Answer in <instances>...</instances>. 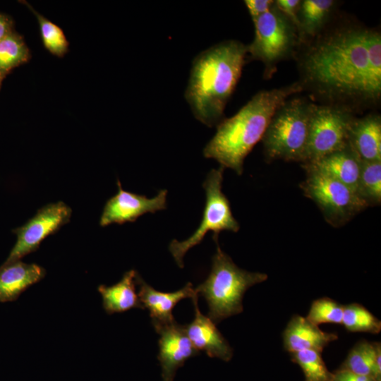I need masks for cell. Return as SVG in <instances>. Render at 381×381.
Masks as SVG:
<instances>
[{"label": "cell", "mask_w": 381, "mask_h": 381, "mask_svg": "<svg viewBox=\"0 0 381 381\" xmlns=\"http://www.w3.org/2000/svg\"><path fill=\"white\" fill-rule=\"evenodd\" d=\"M319 95L334 102L368 104L381 95V36L361 28L333 31L315 42L301 64Z\"/></svg>", "instance_id": "obj_1"}, {"label": "cell", "mask_w": 381, "mask_h": 381, "mask_svg": "<svg viewBox=\"0 0 381 381\" xmlns=\"http://www.w3.org/2000/svg\"><path fill=\"white\" fill-rule=\"evenodd\" d=\"M246 46L236 40L221 42L194 60L186 99L195 117L212 127L222 120L226 104L241 77Z\"/></svg>", "instance_id": "obj_2"}, {"label": "cell", "mask_w": 381, "mask_h": 381, "mask_svg": "<svg viewBox=\"0 0 381 381\" xmlns=\"http://www.w3.org/2000/svg\"><path fill=\"white\" fill-rule=\"evenodd\" d=\"M302 89L301 83H295L258 92L234 116L217 126L215 135L203 150L204 156L241 175L245 158L262 140L275 111Z\"/></svg>", "instance_id": "obj_3"}, {"label": "cell", "mask_w": 381, "mask_h": 381, "mask_svg": "<svg viewBox=\"0 0 381 381\" xmlns=\"http://www.w3.org/2000/svg\"><path fill=\"white\" fill-rule=\"evenodd\" d=\"M207 278L195 291L202 296L208 306V317L215 324L243 312V298L251 286L267 279V274L239 268L222 251L217 241Z\"/></svg>", "instance_id": "obj_4"}, {"label": "cell", "mask_w": 381, "mask_h": 381, "mask_svg": "<svg viewBox=\"0 0 381 381\" xmlns=\"http://www.w3.org/2000/svg\"><path fill=\"white\" fill-rule=\"evenodd\" d=\"M310 104L297 97L287 99L275 111L262 138L268 159L303 162Z\"/></svg>", "instance_id": "obj_5"}, {"label": "cell", "mask_w": 381, "mask_h": 381, "mask_svg": "<svg viewBox=\"0 0 381 381\" xmlns=\"http://www.w3.org/2000/svg\"><path fill=\"white\" fill-rule=\"evenodd\" d=\"M224 169L221 166L212 169L203 183L206 202L198 229L186 240H173L169 244V250L181 268L183 267V259L187 251L199 244L208 231L214 234L213 239L217 241L221 231L237 232L239 230L238 222L234 217L229 202L222 190Z\"/></svg>", "instance_id": "obj_6"}, {"label": "cell", "mask_w": 381, "mask_h": 381, "mask_svg": "<svg viewBox=\"0 0 381 381\" xmlns=\"http://www.w3.org/2000/svg\"><path fill=\"white\" fill-rule=\"evenodd\" d=\"M303 167L306 171V179L301 183V188L304 195L319 207L331 225H344L368 207L347 186L318 170Z\"/></svg>", "instance_id": "obj_7"}, {"label": "cell", "mask_w": 381, "mask_h": 381, "mask_svg": "<svg viewBox=\"0 0 381 381\" xmlns=\"http://www.w3.org/2000/svg\"><path fill=\"white\" fill-rule=\"evenodd\" d=\"M354 119L347 108L311 103L307 145L302 163L313 162L346 147Z\"/></svg>", "instance_id": "obj_8"}, {"label": "cell", "mask_w": 381, "mask_h": 381, "mask_svg": "<svg viewBox=\"0 0 381 381\" xmlns=\"http://www.w3.org/2000/svg\"><path fill=\"white\" fill-rule=\"evenodd\" d=\"M255 35L246 46L247 53L265 66L266 76L275 70V65L286 58L296 42L297 30L274 4L253 21Z\"/></svg>", "instance_id": "obj_9"}, {"label": "cell", "mask_w": 381, "mask_h": 381, "mask_svg": "<svg viewBox=\"0 0 381 381\" xmlns=\"http://www.w3.org/2000/svg\"><path fill=\"white\" fill-rule=\"evenodd\" d=\"M71 214V207L61 201L41 207L24 225L13 231L17 236L16 243L0 268L38 249L44 238L69 222Z\"/></svg>", "instance_id": "obj_10"}, {"label": "cell", "mask_w": 381, "mask_h": 381, "mask_svg": "<svg viewBox=\"0 0 381 381\" xmlns=\"http://www.w3.org/2000/svg\"><path fill=\"white\" fill-rule=\"evenodd\" d=\"M159 334L157 358L162 368V381H174L177 370L190 358L200 353L189 339L184 325L174 320L170 322H152Z\"/></svg>", "instance_id": "obj_11"}, {"label": "cell", "mask_w": 381, "mask_h": 381, "mask_svg": "<svg viewBox=\"0 0 381 381\" xmlns=\"http://www.w3.org/2000/svg\"><path fill=\"white\" fill-rule=\"evenodd\" d=\"M117 185L118 193L109 198L104 207L99 220L102 226L134 222L144 214L155 213L167 207V190L165 189L161 190L155 197L147 198L124 190L119 180Z\"/></svg>", "instance_id": "obj_12"}, {"label": "cell", "mask_w": 381, "mask_h": 381, "mask_svg": "<svg viewBox=\"0 0 381 381\" xmlns=\"http://www.w3.org/2000/svg\"><path fill=\"white\" fill-rule=\"evenodd\" d=\"M192 301L194 318L190 324L184 325L189 339L199 351H205L211 358L229 361L233 356L232 348L211 319L200 311L198 297Z\"/></svg>", "instance_id": "obj_13"}, {"label": "cell", "mask_w": 381, "mask_h": 381, "mask_svg": "<svg viewBox=\"0 0 381 381\" xmlns=\"http://www.w3.org/2000/svg\"><path fill=\"white\" fill-rule=\"evenodd\" d=\"M135 283L139 287L138 297L144 308L150 312L152 322H170L174 320L172 310L181 300L198 297L191 283L174 292H161L147 284L137 273Z\"/></svg>", "instance_id": "obj_14"}, {"label": "cell", "mask_w": 381, "mask_h": 381, "mask_svg": "<svg viewBox=\"0 0 381 381\" xmlns=\"http://www.w3.org/2000/svg\"><path fill=\"white\" fill-rule=\"evenodd\" d=\"M283 345L288 352L314 349L322 352L330 342L337 340L334 333L322 331L306 318L293 315L283 332Z\"/></svg>", "instance_id": "obj_15"}, {"label": "cell", "mask_w": 381, "mask_h": 381, "mask_svg": "<svg viewBox=\"0 0 381 381\" xmlns=\"http://www.w3.org/2000/svg\"><path fill=\"white\" fill-rule=\"evenodd\" d=\"M303 166L323 172L356 193L357 191L361 160L349 144L313 162L303 164Z\"/></svg>", "instance_id": "obj_16"}, {"label": "cell", "mask_w": 381, "mask_h": 381, "mask_svg": "<svg viewBox=\"0 0 381 381\" xmlns=\"http://www.w3.org/2000/svg\"><path fill=\"white\" fill-rule=\"evenodd\" d=\"M349 144L361 161H381V119L370 114L354 119L349 133Z\"/></svg>", "instance_id": "obj_17"}, {"label": "cell", "mask_w": 381, "mask_h": 381, "mask_svg": "<svg viewBox=\"0 0 381 381\" xmlns=\"http://www.w3.org/2000/svg\"><path fill=\"white\" fill-rule=\"evenodd\" d=\"M45 270L41 266L20 260L0 268V302L16 301L32 285L44 277Z\"/></svg>", "instance_id": "obj_18"}, {"label": "cell", "mask_w": 381, "mask_h": 381, "mask_svg": "<svg viewBox=\"0 0 381 381\" xmlns=\"http://www.w3.org/2000/svg\"><path fill=\"white\" fill-rule=\"evenodd\" d=\"M136 274L134 270H131L126 272L118 283L110 286H98L102 306L107 314L123 313L132 308L144 309L135 291Z\"/></svg>", "instance_id": "obj_19"}, {"label": "cell", "mask_w": 381, "mask_h": 381, "mask_svg": "<svg viewBox=\"0 0 381 381\" xmlns=\"http://www.w3.org/2000/svg\"><path fill=\"white\" fill-rule=\"evenodd\" d=\"M334 1L332 0L301 1L299 12L298 36L315 37L327 20Z\"/></svg>", "instance_id": "obj_20"}, {"label": "cell", "mask_w": 381, "mask_h": 381, "mask_svg": "<svg viewBox=\"0 0 381 381\" xmlns=\"http://www.w3.org/2000/svg\"><path fill=\"white\" fill-rule=\"evenodd\" d=\"M368 206L381 202V161H361L356 191Z\"/></svg>", "instance_id": "obj_21"}, {"label": "cell", "mask_w": 381, "mask_h": 381, "mask_svg": "<svg viewBox=\"0 0 381 381\" xmlns=\"http://www.w3.org/2000/svg\"><path fill=\"white\" fill-rule=\"evenodd\" d=\"M341 324L351 332L378 334L381 322L364 306L358 303L344 306Z\"/></svg>", "instance_id": "obj_22"}, {"label": "cell", "mask_w": 381, "mask_h": 381, "mask_svg": "<svg viewBox=\"0 0 381 381\" xmlns=\"http://www.w3.org/2000/svg\"><path fill=\"white\" fill-rule=\"evenodd\" d=\"M376 348L377 342H369L366 340L358 341L351 349L346 359L339 368L360 375L371 376Z\"/></svg>", "instance_id": "obj_23"}, {"label": "cell", "mask_w": 381, "mask_h": 381, "mask_svg": "<svg viewBox=\"0 0 381 381\" xmlns=\"http://www.w3.org/2000/svg\"><path fill=\"white\" fill-rule=\"evenodd\" d=\"M321 353L314 349L290 353L291 361L302 369L305 381H331L333 373L327 369Z\"/></svg>", "instance_id": "obj_24"}, {"label": "cell", "mask_w": 381, "mask_h": 381, "mask_svg": "<svg viewBox=\"0 0 381 381\" xmlns=\"http://www.w3.org/2000/svg\"><path fill=\"white\" fill-rule=\"evenodd\" d=\"M29 59V49L20 36L11 32L0 40L1 73L26 62Z\"/></svg>", "instance_id": "obj_25"}, {"label": "cell", "mask_w": 381, "mask_h": 381, "mask_svg": "<svg viewBox=\"0 0 381 381\" xmlns=\"http://www.w3.org/2000/svg\"><path fill=\"white\" fill-rule=\"evenodd\" d=\"M29 8L37 19L45 48L55 56H64L68 51V43L61 28L35 11L31 6Z\"/></svg>", "instance_id": "obj_26"}, {"label": "cell", "mask_w": 381, "mask_h": 381, "mask_svg": "<svg viewBox=\"0 0 381 381\" xmlns=\"http://www.w3.org/2000/svg\"><path fill=\"white\" fill-rule=\"evenodd\" d=\"M343 312V305L330 298L322 297L313 301L306 318L318 326L324 323L341 324Z\"/></svg>", "instance_id": "obj_27"}, {"label": "cell", "mask_w": 381, "mask_h": 381, "mask_svg": "<svg viewBox=\"0 0 381 381\" xmlns=\"http://www.w3.org/2000/svg\"><path fill=\"white\" fill-rule=\"evenodd\" d=\"M301 1L277 0L274 1L277 8L287 18L296 28L298 35L299 30L298 12Z\"/></svg>", "instance_id": "obj_28"}, {"label": "cell", "mask_w": 381, "mask_h": 381, "mask_svg": "<svg viewBox=\"0 0 381 381\" xmlns=\"http://www.w3.org/2000/svg\"><path fill=\"white\" fill-rule=\"evenodd\" d=\"M244 2L253 21L267 13L273 6L274 1L272 0H246Z\"/></svg>", "instance_id": "obj_29"}, {"label": "cell", "mask_w": 381, "mask_h": 381, "mask_svg": "<svg viewBox=\"0 0 381 381\" xmlns=\"http://www.w3.org/2000/svg\"><path fill=\"white\" fill-rule=\"evenodd\" d=\"M332 373L331 381H375L371 376L360 375L344 369L338 368Z\"/></svg>", "instance_id": "obj_30"}, {"label": "cell", "mask_w": 381, "mask_h": 381, "mask_svg": "<svg viewBox=\"0 0 381 381\" xmlns=\"http://www.w3.org/2000/svg\"><path fill=\"white\" fill-rule=\"evenodd\" d=\"M371 376L375 381H381V344L380 342H377L376 354Z\"/></svg>", "instance_id": "obj_31"}, {"label": "cell", "mask_w": 381, "mask_h": 381, "mask_svg": "<svg viewBox=\"0 0 381 381\" xmlns=\"http://www.w3.org/2000/svg\"><path fill=\"white\" fill-rule=\"evenodd\" d=\"M11 24L10 20L0 14V40L11 32Z\"/></svg>", "instance_id": "obj_32"}, {"label": "cell", "mask_w": 381, "mask_h": 381, "mask_svg": "<svg viewBox=\"0 0 381 381\" xmlns=\"http://www.w3.org/2000/svg\"><path fill=\"white\" fill-rule=\"evenodd\" d=\"M2 76V73L0 72V78Z\"/></svg>", "instance_id": "obj_33"}, {"label": "cell", "mask_w": 381, "mask_h": 381, "mask_svg": "<svg viewBox=\"0 0 381 381\" xmlns=\"http://www.w3.org/2000/svg\"><path fill=\"white\" fill-rule=\"evenodd\" d=\"M0 79H1V78H0Z\"/></svg>", "instance_id": "obj_34"}]
</instances>
